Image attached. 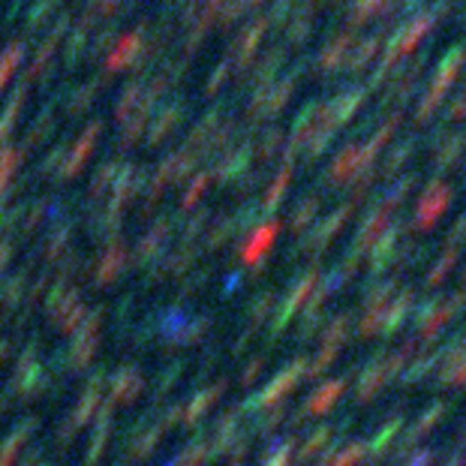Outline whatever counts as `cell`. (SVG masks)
I'll return each mask as SVG.
<instances>
[{
    "label": "cell",
    "instance_id": "obj_3",
    "mask_svg": "<svg viewBox=\"0 0 466 466\" xmlns=\"http://www.w3.org/2000/svg\"><path fill=\"white\" fill-rule=\"evenodd\" d=\"M448 199H451V196H448V190H445L443 184H433L431 190L424 193L421 205H418V220H415V223H418V229H427V226L436 223V217H439V213H443V208L448 205Z\"/></svg>",
    "mask_w": 466,
    "mask_h": 466
},
{
    "label": "cell",
    "instance_id": "obj_14",
    "mask_svg": "<svg viewBox=\"0 0 466 466\" xmlns=\"http://www.w3.org/2000/svg\"><path fill=\"white\" fill-rule=\"evenodd\" d=\"M445 466H463V451H457V455H455V457H451V460H448Z\"/></svg>",
    "mask_w": 466,
    "mask_h": 466
},
{
    "label": "cell",
    "instance_id": "obj_2",
    "mask_svg": "<svg viewBox=\"0 0 466 466\" xmlns=\"http://www.w3.org/2000/svg\"><path fill=\"white\" fill-rule=\"evenodd\" d=\"M392 379V373H388V355H376L370 364H367V370L361 373V385H358V400L361 403H367L379 388Z\"/></svg>",
    "mask_w": 466,
    "mask_h": 466
},
{
    "label": "cell",
    "instance_id": "obj_10",
    "mask_svg": "<svg viewBox=\"0 0 466 466\" xmlns=\"http://www.w3.org/2000/svg\"><path fill=\"white\" fill-rule=\"evenodd\" d=\"M397 431H400V418L388 421V424L382 427V431H379V436L373 439V455H382V451H385V445H388V443H392V439L397 436Z\"/></svg>",
    "mask_w": 466,
    "mask_h": 466
},
{
    "label": "cell",
    "instance_id": "obj_15",
    "mask_svg": "<svg viewBox=\"0 0 466 466\" xmlns=\"http://www.w3.org/2000/svg\"><path fill=\"white\" fill-rule=\"evenodd\" d=\"M457 443H460V445H466V427H463V433L457 436Z\"/></svg>",
    "mask_w": 466,
    "mask_h": 466
},
{
    "label": "cell",
    "instance_id": "obj_6",
    "mask_svg": "<svg viewBox=\"0 0 466 466\" xmlns=\"http://www.w3.org/2000/svg\"><path fill=\"white\" fill-rule=\"evenodd\" d=\"M394 244H397V229H392L388 235H382V241H376L373 259H370V268H373V271H382L388 262L394 259Z\"/></svg>",
    "mask_w": 466,
    "mask_h": 466
},
{
    "label": "cell",
    "instance_id": "obj_13",
    "mask_svg": "<svg viewBox=\"0 0 466 466\" xmlns=\"http://www.w3.org/2000/svg\"><path fill=\"white\" fill-rule=\"evenodd\" d=\"M433 460H436V455L431 448H424V451H415V457L406 466H433Z\"/></svg>",
    "mask_w": 466,
    "mask_h": 466
},
{
    "label": "cell",
    "instance_id": "obj_16",
    "mask_svg": "<svg viewBox=\"0 0 466 466\" xmlns=\"http://www.w3.org/2000/svg\"><path fill=\"white\" fill-rule=\"evenodd\" d=\"M463 283H466V271H463Z\"/></svg>",
    "mask_w": 466,
    "mask_h": 466
},
{
    "label": "cell",
    "instance_id": "obj_11",
    "mask_svg": "<svg viewBox=\"0 0 466 466\" xmlns=\"http://www.w3.org/2000/svg\"><path fill=\"white\" fill-rule=\"evenodd\" d=\"M439 364H443V361H439V355H427V358H421V361L415 364V367L406 373V382L421 379V376H427V373H431L433 367H439Z\"/></svg>",
    "mask_w": 466,
    "mask_h": 466
},
{
    "label": "cell",
    "instance_id": "obj_7",
    "mask_svg": "<svg viewBox=\"0 0 466 466\" xmlns=\"http://www.w3.org/2000/svg\"><path fill=\"white\" fill-rule=\"evenodd\" d=\"M340 392H343V379H334L328 385H322L319 392L313 394V400H310V412H325L340 397Z\"/></svg>",
    "mask_w": 466,
    "mask_h": 466
},
{
    "label": "cell",
    "instance_id": "obj_9",
    "mask_svg": "<svg viewBox=\"0 0 466 466\" xmlns=\"http://www.w3.org/2000/svg\"><path fill=\"white\" fill-rule=\"evenodd\" d=\"M443 382L451 385V388L466 385V355L460 361H455V364H448V367L443 370Z\"/></svg>",
    "mask_w": 466,
    "mask_h": 466
},
{
    "label": "cell",
    "instance_id": "obj_8",
    "mask_svg": "<svg viewBox=\"0 0 466 466\" xmlns=\"http://www.w3.org/2000/svg\"><path fill=\"white\" fill-rule=\"evenodd\" d=\"M455 262H457V250L451 247L448 253H445L443 259H439V265H436L431 274H427V286H439V283H443V280H445V274H448L451 268H455Z\"/></svg>",
    "mask_w": 466,
    "mask_h": 466
},
{
    "label": "cell",
    "instance_id": "obj_12",
    "mask_svg": "<svg viewBox=\"0 0 466 466\" xmlns=\"http://www.w3.org/2000/svg\"><path fill=\"white\" fill-rule=\"evenodd\" d=\"M361 455H364V445H361V443H355L352 448H346L340 457H334V463H331V466H355V463L361 460Z\"/></svg>",
    "mask_w": 466,
    "mask_h": 466
},
{
    "label": "cell",
    "instance_id": "obj_4",
    "mask_svg": "<svg viewBox=\"0 0 466 466\" xmlns=\"http://www.w3.org/2000/svg\"><path fill=\"white\" fill-rule=\"evenodd\" d=\"M445 415H448V406H445V403H433V406L427 409V412L421 415L418 421H415V427H412V431H409V436H406V443H403V445L397 448V455H400V457L406 455V448H409V445H415V443H418L421 436H427V433H431L433 427H436L439 421L445 418Z\"/></svg>",
    "mask_w": 466,
    "mask_h": 466
},
{
    "label": "cell",
    "instance_id": "obj_5",
    "mask_svg": "<svg viewBox=\"0 0 466 466\" xmlns=\"http://www.w3.org/2000/svg\"><path fill=\"white\" fill-rule=\"evenodd\" d=\"M412 301H415V292H412V289H403V292H400V298L394 301L392 307H388V316H385V322H382V334H385V337L397 334V328L403 325V319L409 316V307H412Z\"/></svg>",
    "mask_w": 466,
    "mask_h": 466
},
{
    "label": "cell",
    "instance_id": "obj_1",
    "mask_svg": "<svg viewBox=\"0 0 466 466\" xmlns=\"http://www.w3.org/2000/svg\"><path fill=\"white\" fill-rule=\"evenodd\" d=\"M463 304H466V295L463 292H457L451 301H431V304H424L418 310V337H424V340L436 337V331L443 328V325L455 316Z\"/></svg>",
    "mask_w": 466,
    "mask_h": 466
}]
</instances>
